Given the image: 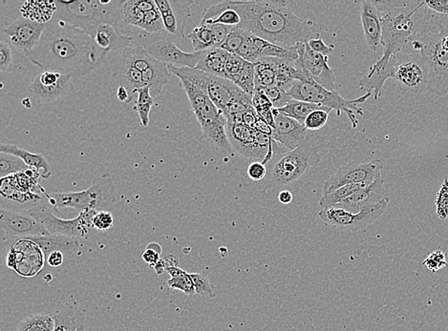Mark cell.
I'll return each mask as SVG.
<instances>
[{"mask_svg": "<svg viewBox=\"0 0 448 331\" xmlns=\"http://www.w3.org/2000/svg\"><path fill=\"white\" fill-rule=\"evenodd\" d=\"M230 53L222 48H211V49L200 52V59L195 69L208 73L225 79V70Z\"/></svg>", "mask_w": 448, "mask_h": 331, "instance_id": "4dcf8cb0", "label": "cell"}, {"mask_svg": "<svg viewBox=\"0 0 448 331\" xmlns=\"http://www.w3.org/2000/svg\"><path fill=\"white\" fill-rule=\"evenodd\" d=\"M321 158L318 144L315 139L308 138L297 149L287 152L278 158L270 169L267 187H283L297 182L304 176Z\"/></svg>", "mask_w": 448, "mask_h": 331, "instance_id": "9c48e42d", "label": "cell"}, {"mask_svg": "<svg viewBox=\"0 0 448 331\" xmlns=\"http://www.w3.org/2000/svg\"><path fill=\"white\" fill-rule=\"evenodd\" d=\"M12 63L13 56L10 44L2 39L0 42V69H1V72H7Z\"/></svg>", "mask_w": 448, "mask_h": 331, "instance_id": "f907efd6", "label": "cell"}, {"mask_svg": "<svg viewBox=\"0 0 448 331\" xmlns=\"http://www.w3.org/2000/svg\"><path fill=\"white\" fill-rule=\"evenodd\" d=\"M374 182H361V184H353L344 185V187L339 188V189L332 191V192L323 194L319 206L326 208V207L334 206L335 204L342 203L346 199L350 198L354 194L359 192L368 187Z\"/></svg>", "mask_w": 448, "mask_h": 331, "instance_id": "74e56055", "label": "cell"}, {"mask_svg": "<svg viewBox=\"0 0 448 331\" xmlns=\"http://www.w3.org/2000/svg\"><path fill=\"white\" fill-rule=\"evenodd\" d=\"M209 98L226 117L254 110L253 98L230 80L208 74Z\"/></svg>", "mask_w": 448, "mask_h": 331, "instance_id": "5bb4252c", "label": "cell"}, {"mask_svg": "<svg viewBox=\"0 0 448 331\" xmlns=\"http://www.w3.org/2000/svg\"><path fill=\"white\" fill-rule=\"evenodd\" d=\"M187 39L192 42L195 52H203L211 48H217L213 26L200 24V26L196 27L192 33L189 34Z\"/></svg>", "mask_w": 448, "mask_h": 331, "instance_id": "8d00e7d4", "label": "cell"}, {"mask_svg": "<svg viewBox=\"0 0 448 331\" xmlns=\"http://www.w3.org/2000/svg\"><path fill=\"white\" fill-rule=\"evenodd\" d=\"M57 12L54 18L71 24L91 36L97 27L110 24L122 28L123 1H55Z\"/></svg>", "mask_w": 448, "mask_h": 331, "instance_id": "8992f818", "label": "cell"}, {"mask_svg": "<svg viewBox=\"0 0 448 331\" xmlns=\"http://www.w3.org/2000/svg\"><path fill=\"white\" fill-rule=\"evenodd\" d=\"M26 239L36 244L46 258L51 253L55 251L63 253L64 255L73 254L80 246L79 238H72V237L63 235H51L49 234V235L45 236L32 237V238Z\"/></svg>", "mask_w": 448, "mask_h": 331, "instance_id": "f1b7e54d", "label": "cell"}, {"mask_svg": "<svg viewBox=\"0 0 448 331\" xmlns=\"http://www.w3.org/2000/svg\"><path fill=\"white\" fill-rule=\"evenodd\" d=\"M361 20L367 46L372 52H377L382 45V24L375 1L366 0L362 2Z\"/></svg>", "mask_w": 448, "mask_h": 331, "instance_id": "d4e9b609", "label": "cell"}, {"mask_svg": "<svg viewBox=\"0 0 448 331\" xmlns=\"http://www.w3.org/2000/svg\"><path fill=\"white\" fill-rule=\"evenodd\" d=\"M331 112L332 110L330 109H318L311 113L309 117L306 118L305 120L304 125L306 129H307V130L316 131L323 128V126L326 125L330 113Z\"/></svg>", "mask_w": 448, "mask_h": 331, "instance_id": "bcb514c9", "label": "cell"}, {"mask_svg": "<svg viewBox=\"0 0 448 331\" xmlns=\"http://www.w3.org/2000/svg\"><path fill=\"white\" fill-rule=\"evenodd\" d=\"M46 197V196H45ZM99 211L87 210L80 212L79 216L75 219L66 220L58 217L60 211L54 208L48 199H45L39 206L32 208L29 213L44 225L51 235H63L72 238H83L88 234V230L92 228L94 216Z\"/></svg>", "mask_w": 448, "mask_h": 331, "instance_id": "30bf717a", "label": "cell"}, {"mask_svg": "<svg viewBox=\"0 0 448 331\" xmlns=\"http://www.w3.org/2000/svg\"><path fill=\"white\" fill-rule=\"evenodd\" d=\"M170 76L168 65L157 59L143 72L144 86L149 87L153 98L156 99L163 93V86L170 82Z\"/></svg>", "mask_w": 448, "mask_h": 331, "instance_id": "d6a6232c", "label": "cell"}, {"mask_svg": "<svg viewBox=\"0 0 448 331\" xmlns=\"http://www.w3.org/2000/svg\"><path fill=\"white\" fill-rule=\"evenodd\" d=\"M46 26L47 23L29 20L23 15L8 24L4 34L9 39L10 44L26 56L39 44Z\"/></svg>", "mask_w": 448, "mask_h": 331, "instance_id": "e0dca14e", "label": "cell"}, {"mask_svg": "<svg viewBox=\"0 0 448 331\" xmlns=\"http://www.w3.org/2000/svg\"><path fill=\"white\" fill-rule=\"evenodd\" d=\"M133 37L150 56L166 65L196 68L199 61L200 52H184L168 35H151L139 31Z\"/></svg>", "mask_w": 448, "mask_h": 331, "instance_id": "7c38bea8", "label": "cell"}, {"mask_svg": "<svg viewBox=\"0 0 448 331\" xmlns=\"http://www.w3.org/2000/svg\"><path fill=\"white\" fill-rule=\"evenodd\" d=\"M0 225L10 239H28L32 237L49 235L44 225L35 219L29 211L1 208Z\"/></svg>", "mask_w": 448, "mask_h": 331, "instance_id": "ac0fdd59", "label": "cell"}, {"mask_svg": "<svg viewBox=\"0 0 448 331\" xmlns=\"http://www.w3.org/2000/svg\"><path fill=\"white\" fill-rule=\"evenodd\" d=\"M154 101L155 99L151 96L149 87L141 88L137 91L134 110L138 113L139 120L144 127L149 126L150 111H151Z\"/></svg>", "mask_w": 448, "mask_h": 331, "instance_id": "60d3db41", "label": "cell"}, {"mask_svg": "<svg viewBox=\"0 0 448 331\" xmlns=\"http://www.w3.org/2000/svg\"><path fill=\"white\" fill-rule=\"evenodd\" d=\"M437 217L441 220L448 218V177H445L439 188L435 200Z\"/></svg>", "mask_w": 448, "mask_h": 331, "instance_id": "ee69618b", "label": "cell"}, {"mask_svg": "<svg viewBox=\"0 0 448 331\" xmlns=\"http://www.w3.org/2000/svg\"><path fill=\"white\" fill-rule=\"evenodd\" d=\"M194 284L196 294L201 296H206L209 298L216 297V292L211 282H209V277L203 273H192L190 274Z\"/></svg>", "mask_w": 448, "mask_h": 331, "instance_id": "f6af8a7d", "label": "cell"}, {"mask_svg": "<svg viewBox=\"0 0 448 331\" xmlns=\"http://www.w3.org/2000/svg\"><path fill=\"white\" fill-rule=\"evenodd\" d=\"M423 266H425L431 273H438L439 270L448 266L447 254L442 250H436L425 258L423 262Z\"/></svg>", "mask_w": 448, "mask_h": 331, "instance_id": "7dc6e473", "label": "cell"}, {"mask_svg": "<svg viewBox=\"0 0 448 331\" xmlns=\"http://www.w3.org/2000/svg\"><path fill=\"white\" fill-rule=\"evenodd\" d=\"M0 152L15 155L20 158L29 168L39 171L40 177H44V179H49L52 175V168L48 163L47 158L42 154H34V153L27 151V150L21 149L18 145L13 144H1Z\"/></svg>", "mask_w": 448, "mask_h": 331, "instance_id": "1f68e13d", "label": "cell"}, {"mask_svg": "<svg viewBox=\"0 0 448 331\" xmlns=\"http://www.w3.org/2000/svg\"><path fill=\"white\" fill-rule=\"evenodd\" d=\"M247 32L244 30L235 27L230 32L229 36L225 40L224 44L222 45V49L227 51L230 54L237 55L240 48L242 47L244 42H245Z\"/></svg>", "mask_w": 448, "mask_h": 331, "instance_id": "7bdbcfd3", "label": "cell"}, {"mask_svg": "<svg viewBox=\"0 0 448 331\" xmlns=\"http://www.w3.org/2000/svg\"><path fill=\"white\" fill-rule=\"evenodd\" d=\"M64 254L63 253L55 251L51 253L47 258V263H49L53 268H58L63 263Z\"/></svg>", "mask_w": 448, "mask_h": 331, "instance_id": "11a10c76", "label": "cell"}, {"mask_svg": "<svg viewBox=\"0 0 448 331\" xmlns=\"http://www.w3.org/2000/svg\"><path fill=\"white\" fill-rule=\"evenodd\" d=\"M267 168L262 161H253L248 168V176L254 182H261L267 176Z\"/></svg>", "mask_w": 448, "mask_h": 331, "instance_id": "816d5d0a", "label": "cell"}, {"mask_svg": "<svg viewBox=\"0 0 448 331\" xmlns=\"http://www.w3.org/2000/svg\"><path fill=\"white\" fill-rule=\"evenodd\" d=\"M237 55L251 63H256L257 61L263 58H275L292 61L299 59L297 46L292 48L279 46L267 40L260 39L249 32H247L245 42Z\"/></svg>", "mask_w": 448, "mask_h": 331, "instance_id": "ffe728a7", "label": "cell"}, {"mask_svg": "<svg viewBox=\"0 0 448 331\" xmlns=\"http://www.w3.org/2000/svg\"><path fill=\"white\" fill-rule=\"evenodd\" d=\"M389 199L362 208L359 213L347 211L337 206H329L319 212L322 222L337 230L356 232L366 230L379 219L387 208Z\"/></svg>", "mask_w": 448, "mask_h": 331, "instance_id": "4fadbf2b", "label": "cell"}, {"mask_svg": "<svg viewBox=\"0 0 448 331\" xmlns=\"http://www.w3.org/2000/svg\"><path fill=\"white\" fill-rule=\"evenodd\" d=\"M308 44H309L311 49H312L313 52L321 54V55L326 56V58H330V55H331V53L335 49L334 45H327L319 34H316L315 36L311 37V39L308 40Z\"/></svg>", "mask_w": 448, "mask_h": 331, "instance_id": "681fc988", "label": "cell"}, {"mask_svg": "<svg viewBox=\"0 0 448 331\" xmlns=\"http://www.w3.org/2000/svg\"><path fill=\"white\" fill-rule=\"evenodd\" d=\"M230 1L241 18L238 28L279 46L297 47L318 34L313 21L299 18L283 0Z\"/></svg>", "mask_w": 448, "mask_h": 331, "instance_id": "7a4b0ae2", "label": "cell"}, {"mask_svg": "<svg viewBox=\"0 0 448 331\" xmlns=\"http://www.w3.org/2000/svg\"><path fill=\"white\" fill-rule=\"evenodd\" d=\"M117 98L120 102H125V104H130V102L133 101V98L130 96L127 89L122 87V86H119V88H118Z\"/></svg>", "mask_w": 448, "mask_h": 331, "instance_id": "9f6ffc18", "label": "cell"}, {"mask_svg": "<svg viewBox=\"0 0 448 331\" xmlns=\"http://www.w3.org/2000/svg\"><path fill=\"white\" fill-rule=\"evenodd\" d=\"M392 79L404 92L420 93L428 88V73L420 53L402 54L390 59Z\"/></svg>", "mask_w": 448, "mask_h": 331, "instance_id": "9a60e30c", "label": "cell"}, {"mask_svg": "<svg viewBox=\"0 0 448 331\" xmlns=\"http://www.w3.org/2000/svg\"><path fill=\"white\" fill-rule=\"evenodd\" d=\"M171 75L178 77L190 102V106L202 129L203 138L214 149L232 155L233 149L227 133L228 120L209 98L208 73L195 68L168 65Z\"/></svg>", "mask_w": 448, "mask_h": 331, "instance_id": "3957f363", "label": "cell"}, {"mask_svg": "<svg viewBox=\"0 0 448 331\" xmlns=\"http://www.w3.org/2000/svg\"><path fill=\"white\" fill-rule=\"evenodd\" d=\"M382 177L375 180L374 182L363 189L359 191L350 198L342 201V203L335 204L334 206L340 207L347 210V211L353 212V213H359L362 208L366 206H371L380 203L383 200L388 199V194L383 187Z\"/></svg>", "mask_w": 448, "mask_h": 331, "instance_id": "4316f807", "label": "cell"}, {"mask_svg": "<svg viewBox=\"0 0 448 331\" xmlns=\"http://www.w3.org/2000/svg\"><path fill=\"white\" fill-rule=\"evenodd\" d=\"M166 33L173 39H185V29L192 17L190 0H155Z\"/></svg>", "mask_w": 448, "mask_h": 331, "instance_id": "d6986e66", "label": "cell"}, {"mask_svg": "<svg viewBox=\"0 0 448 331\" xmlns=\"http://www.w3.org/2000/svg\"><path fill=\"white\" fill-rule=\"evenodd\" d=\"M114 227V218L108 211H99L92 220V228L96 230L108 232Z\"/></svg>", "mask_w": 448, "mask_h": 331, "instance_id": "c3c4849f", "label": "cell"}, {"mask_svg": "<svg viewBox=\"0 0 448 331\" xmlns=\"http://www.w3.org/2000/svg\"><path fill=\"white\" fill-rule=\"evenodd\" d=\"M55 320L52 315L33 314L26 317L18 325L15 331H54Z\"/></svg>", "mask_w": 448, "mask_h": 331, "instance_id": "ab89813d", "label": "cell"}, {"mask_svg": "<svg viewBox=\"0 0 448 331\" xmlns=\"http://www.w3.org/2000/svg\"><path fill=\"white\" fill-rule=\"evenodd\" d=\"M383 163L380 160L358 163L350 161L343 164L323 185V194L332 192L344 185L375 182L380 177Z\"/></svg>", "mask_w": 448, "mask_h": 331, "instance_id": "2e32d148", "label": "cell"}, {"mask_svg": "<svg viewBox=\"0 0 448 331\" xmlns=\"http://www.w3.org/2000/svg\"><path fill=\"white\" fill-rule=\"evenodd\" d=\"M90 37L95 44L97 56L101 63L106 59L107 54L118 51L120 52L135 42V37L123 35L119 28L110 24L97 27Z\"/></svg>", "mask_w": 448, "mask_h": 331, "instance_id": "603a6c76", "label": "cell"}, {"mask_svg": "<svg viewBox=\"0 0 448 331\" xmlns=\"http://www.w3.org/2000/svg\"><path fill=\"white\" fill-rule=\"evenodd\" d=\"M276 58H263L254 64L256 88H270L276 86Z\"/></svg>", "mask_w": 448, "mask_h": 331, "instance_id": "e575fe53", "label": "cell"}, {"mask_svg": "<svg viewBox=\"0 0 448 331\" xmlns=\"http://www.w3.org/2000/svg\"><path fill=\"white\" fill-rule=\"evenodd\" d=\"M113 77L120 86L127 89L132 98L139 89L146 87L143 73L120 58L113 66Z\"/></svg>", "mask_w": 448, "mask_h": 331, "instance_id": "f546056e", "label": "cell"}, {"mask_svg": "<svg viewBox=\"0 0 448 331\" xmlns=\"http://www.w3.org/2000/svg\"><path fill=\"white\" fill-rule=\"evenodd\" d=\"M162 249L158 244H150L143 255L144 262L149 263L151 268H154L160 262V256Z\"/></svg>", "mask_w": 448, "mask_h": 331, "instance_id": "f5cc1de1", "label": "cell"}, {"mask_svg": "<svg viewBox=\"0 0 448 331\" xmlns=\"http://www.w3.org/2000/svg\"><path fill=\"white\" fill-rule=\"evenodd\" d=\"M166 271L171 276L168 281V285L170 289L180 290L190 296L196 294L194 284L189 273L178 266H170L166 268Z\"/></svg>", "mask_w": 448, "mask_h": 331, "instance_id": "f35d334b", "label": "cell"}, {"mask_svg": "<svg viewBox=\"0 0 448 331\" xmlns=\"http://www.w3.org/2000/svg\"><path fill=\"white\" fill-rule=\"evenodd\" d=\"M382 24L383 55L368 73L383 71L390 59L401 53L410 39L418 33L415 17L425 6V0L416 1H375Z\"/></svg>", "mask_w": 448, "mask_h": 331, "instance_id": "277c9868", "label": "cell"}, {"mask_svg": "<svg viewBox=\"0 0 448 331\" xmlns=\"http://www.w3.org/2000/svg\"><path fill=\"white\" fill-rule=\"evenodd\" d=\"M425 4L437 15L448 17V0H425Z\"/></svg>", "mask_w": 448, "mask_h": 331, "instance_id": "db71d44e", "label": "cell"}, {"mask_svg": "<svg viewBox=\"0 0 448 331\" xmlns=\"http://www.w3.org/2000/svg\"><path fill=\"white\" fill-rule=\"evenodd\" d=\"M278 201H280L281 204L287 206V204L292 203V201H294V195H292L291 191L289 190L280 191L278 194Z\"/></svg>", "mask_w": 448, "mask_h": 331, "instance_id": "6f0895ef", "label": "cell"}, {"mask_svg": "<svg viewBox=\"0 0 448 331\" xmlns=\"http://www.w3.org/2000/svg\"><path fill=\"white\" fill-rule=\"evenodd\" d=\"M116 187L111 175L104 174L94 180L87 189L80 192H58L44 191L49 203L54 208H74L82 212L92 209L104 211L106 207L111 206L116 201Z\"/></svg>", "mask_w": 448, "mask_h": 331, "instance_id": "52a82bcc", "label": "cell"}, {"mask_svg": "<svg viewBox=\"0 0 448 331\" xmlns=\"http://www.w3.org/2000/svg\"><path fill=\"white\" fill-rule=\"evenodd\" d=\"M240 23L239 13L233 8L230 0L206 8L201 20L202 25H224L232 28L239 27Z\"/></svg>", "mask_w": 448, "mask_h": 331, "instance_id": "83f0119b", "label": "cell"}, {"mask_svg": "<svg viewBox=\"0 0 448 331\" xmlns=\"http://www.w3.org/2000/svg\"><path fill=\"white\" fill-rule=\"evenodd\" d=\"M73 79L68 76L61 77L55 85H42L34 77L28 87L32 99L37 104H51L66 98L73 91Z\"/></svg>", "mask_w": 448, "mask_h": 331, "instance_id": "484cf974", "label": "cell"}, {"mask_svg": "<svg viewBox=\"0 0 448 331\" xmlns=\"http://www.w3.org/2000/svg\"><path fill=\"white\" fill-rule=\"evenodd\" d=\"M273 125L270 135L273 141L290 151L297 149L307 139L308 130L305 125L287 117L276 108H273Z\"/></svg>", "mask_w": 448, "mask_h": 331, "instance_id": "7402d4cb", "label": "cell"}, {"mask_svg": "<svg viewBox=\"0 0 448 331\" xmlns=\"http://www.w3.org/2000/svg\"><path fill=\"white\" fill-rule=\"evenodd\" d=\"M53 317L55 320L54 331H85L87 328L85 313L74 306H67L53 315Z\"/></svg>", "mask_w": 448, "mask_h": 331, "instance_id": "836d02e7", "label": "cell"}, {"mask_svg": "<svg viewBox=\"0 0 448 331\" xmlns=\"http://www.w3.org/2000/svg\"><path fill=\"white\" fill-rule=\"evenodd\" d=\"M318 109L329 108L319 106L318 104H310V102L297 101V99H291L285 105H284L283 107H281V108L278 110L279 112L287 115V117L294 118V120H296L297 122L301 123V125H304L306 118L309 117L311 113Z\"/></svg>", "mask_w": 448, "mask_h": 331, "instance_id": "d590c367", "label": "cell"}, {"mask_svg": "<svg viewBox=\"0 0 448 331\" xmlns=\"http://www.w3.org/2000/svg\"><path fill=\"white\" fill-rule=\"evenodd\" d=\"M29 169L30 168L17 156L0 152V177L1 179L21 173V172L29 170Z\"/></svg>", "mask_w": 448, "mask_h": 331, "instance_id": "b9f144b4", "label": "cell"}, {"mask_svg": "<svg viewBox=\"0 0 448 331\" xmlns=\"http://www.w3.org/2000/svg\"><path fill=\"white\" fill-rule=\"evenodd\" d=\"M225 79L235 83L253 98L256 91V68L254 63H249L235 54L230 53L225 70Z\"/></svg>", "mask_w": 448, "mask_h": 331, "instance_id": "cb8c5ba5", "label": "cell"}, {"mask_svg": "<svg viewBox=\"0 0 448 331\" xmlns=\"http://www.w3.org/2000/svg\"><path fill=\"white\" fill-rule=\"evenodd\" d=\"M299 65L304 71L309 73L313 80L328 90H335V75L334 70L329 66V58L313 52L307 42L297 44Z\"/></svg>", "mask_w": 448, "mask_h": 331, "instance_id": "44dd1931", "label": "cell"}, {"mask_svg": "<svg viewBox=\"0 0 448 331\" xmlns=\"http://www.w3.org/2000/svg\"><path fill=\"white\" fill-rule=\"evenodd\" d=\"M42 71L82 79L101 65L92 39L82 30L53 18L39 44L26 56Z\"/></svg>", "mask_w": 448, "mask_h": 331, "instance_id": "6da1fadb", "label": "cell"}, {"mask_svg": "<svg viewBox=\"0 0 448 331\" xmlns=\"http://www.w3.org/2000/svg\"><path fill=\"white\" fill-rule=\"evenodd\" d=\"M420 53L428 73L426 90L437 96L448 93V27L438 23L437 30H423L410 39Z\"/></svg>", "mask_w": 448, "mask_h": 331, "instance_id": "5b68a950", "label": "cell"}, {"mask_svg": "<svg viewBox=\"0 0 448 331\" xmlns=\"http://www.w3.org/2000/svg\"><path fill=\"white\" fill-rule=\"evenodd\" d=\"M287 94L291 99L335 110L339 117L342 115V112H345L352 123L353 128L358 127L359 120L356 115H364L363 110L359 108L358 105L366 102L372 95V93L369 92L356 99H346L337 90H328L313 80L308 82L296 80Z\"/></svg>", "mask_w": 448, "mask_h": 331, "instance_id": "ba28073f", "label": "cell"}, {"mask_svg": "<svg viewBox=\"0 0 448 331\" xmlns=\"http://www.w3.org/2000/svg\"><path fill=\"white\" fill-rule=\"evenodd\" d=\"M227 133L233 151L244 158L263 161L267 164L273 156V139L270 135L263 133L249 126L238 123H227Z\"/></svg>", "mask_w": 448, "mask_h": 331, "instance_id": "8fae6325", "label": "cell"}]
</instances>
